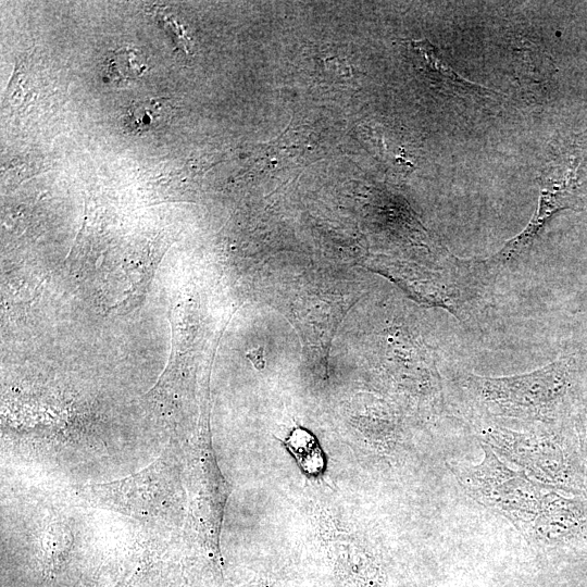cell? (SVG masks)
Segmentation results:
<instances>
[{"label":"cell","mask_w":587,"mask_h":587,"mask_svg":"<svg viewBox=\"0 0 587 587\" xmlns=\"http://www.w3.org/2000/svg\"><path fill=\"white\" fill-rule=\"evenodd\" d=\"M566 363L554 362L534 373L511 378L483 379L485 396L500 403L529 407L547 401L550 392H558V385L566 375Z\"/></svg>","instance_id":"7a4b0ae2"},{"label":"cell","mask_w":587,"mask_h":587,"mask_svg":"<svg viewBox=\"0 0 587 587\" xmlns=\"http://www.w3.org/2000/svg\"><path fill=\"white\" fill-rule=\"evenodd\" d=\"M146 70L136 50L122 49L114 51L107 60V76L110 82L134 79Z\"/></svg>","instance_id":"8992f818"},{"label":"cell","mask_w":587,"mask_h":587,"mask_svg":"<svg viewBox=\"0 0 587 587\" xmlns=\"http://www.w3.org/2000/svg\"><path fill=\"white\" fill-rule=\"evenodd\" d=\"M287 448L308 474H320L324 469L321 447L315 437L304 428H295L285 440Z\"/></svg>","instance_id":"5b68a950"},{"label":"cell","mask_w":587,"mask_h":587,"mask_svg":"<svg viewBox=\"0 0 587 587\" xmlns=\"http://www.w3.org/2000/svg\"><path fill=\"white\" fill-rule=\"evenodd\" d=\"M407 45L417 68L449 95L474 100H494L496 96H504L461 77L427 39L408 40Z\"/></svg>","instance_id":"3957f363"},{"label":"cell","mask_w":587,"mask_h":587,"mask_svg":"<svg viewBox=\"0 0 587 587\" xmlns=\"http://www.w3.org/2000/svg\"><path fill=\"white\" fill-rule=\"evenodd\" d=\"M173 108L167 99L153 98L134 103L125 120V125L134 133L151 132L170 121Z\"/></svg>","instance_id":"277c9868"},{"label":"cell","mask_w":587,"mask_h":587,"mask_svg":"<svg viewBox=\"0 0 587 587\" xmlns=\"http://www.w3.org/2000/svg\"><path fill=\"white\" fill-rule=\"evenodd\" d=\"M176 478L171 453L165 452L140 472L123 479L82 487L90 503L127 516L151 520L171 512Z\"/></svg>","instance_id":"6da1fadb"}]
</instances>
